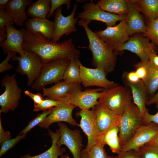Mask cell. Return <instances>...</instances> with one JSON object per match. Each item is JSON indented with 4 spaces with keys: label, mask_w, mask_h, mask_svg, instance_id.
<instances>
[{
    "label": "cell",
    "mask_w": 158,
    "mask_h": 158,
    "mask_svg": "<svg viewBox=\"0 0 158 158\" xmlns=\"http://www.w3.org/2000/svg\"><path fill=\"white\" fill-rule=\"evenodd\" d=\"M23 47L25 51L35 53L43 64L66 57L79 58L80 54L72 38L63 42H55L40 33L30 32L26 30Z\"/></svg>",
    "instance_id": "6da1fadb"
},
{
    "label": "cell",
    "mask_w": 158,
    "mask_h": 158,
    "mask_svg": "<svg viewBox=\"0 0 158 158\" xmlns=\"http://www.w3.org/2000/svg\"><path fill=\"white\" fill-rule=\"evenodd\" d=\"M78 24L84 28L89 42L88 47H82L91 51L92 56V65L95 68L101 69L107 75L114 70L117 55L90 28L85 21L80 19Z\"/></svg>",
    "instance_id": "7a4b0ae2"
},
{
    "label": "cell",
    "mask_w": 158,
    "mask_h": 158,
    "mask_svg": "<svg viewBox=\"0 0 158 158\" xmlns=\"http://www.w3.org/2000/svg\"><path fill=\"white\" fill-rule=\"evenodd\" d=\"M131 95L128 86L119 85L109 89H104L98 102L117 115L121 116L132 102Z\"/></svg>",
    "instance_id": "3957f363"
},
{
    "label": "cell",
    "mask_w": 158,
    "mask_h": 158,
    "mask_svg": "<svg viewBox=\"0 0 158 158\" xmlns=\"http://www.w3.org/2000/svg\"><path fill=\"white\" fill-rule=\"evenodd\" d=\"M70 62L69 57H66L43 64L39 77L31 86L32 88L40 91L48 85L61 81Z\"/></svg>",
    "instance_id": "277c9868"
},
{
    "label": "cell",
    "mask_w": 158,
    "mask_h": 158,
    "mask_svg": "<svg viewBox=\"0 0 158 158\" xmlns=\"http://www.w3.org/2000/svg\"><path fill=\"white\" fill-rule=\"evenodd\" d=\"M143 125L139 109L133 102H131L126 107L120 120L119 136L121 147Z\"/></svg>",
    "instance_id": "5b68a950"
},
{
    "label": "cell",
    "mask_w": 158,
    "mask_h": 158,
    "mask_svg": "<svg viewBox=\"0 0 158 158\" xmlns=\"http://www.w3.org/2000/svg\"><path fill=\"white\" fill-rule=\"evenodd\" d=\"M1 87H4L5 90L0 95V113L13 111L19 105L22 92L18 85L16 74L6 75L1 81Z\"/></svg>",
    "instance_id": "8992f818"
},
{
    "label": "cell",
    "mask_w": 158,
    "mask_h": 158,
    "mask_svg": "<svg viewBox=\"0 0 158 158\" xmlns=\"http://www.w3.org/2000/svg\"><path fill=\"white\" fill-rule=\"evenodd\" d=\"M11 60L18 61L16 71L27 76V85L31 86L39 77L43 65L39 56L35 53L25 51L19 56L15 55Z\"/></svg>",
    "instance_id": "52a82bcc"
},
{
    "label": "cell",
    "mask_w": 158,
    "mask_h": 158,
    "mask_svg": "<svg viewBox=\"0 0 158 158\" xmlns=\"http://www.w3.org/2000/svg\"><path fill=\"white\" fill-rule=\"evenodd\" d=\"M83 9V11L78 13V17L88 25L92 21L96 20L105 23L107 27L113 26L117 22L126 20L127 16V15H119L105 11L92 0L85 3Z\"/></svg>",
    "instance_id": "ba28073f"
},
{
    "label": "cell",
    "mask_w": 158,
    "mask_h": 158,
    "mask_svg": "<svg viewBox=\"0 0 158 158\" xmlns=\"http://www.w3.org/2000/svg\"><path fill=\"white\" fill-rule=\"evenodd\" d=\"M77 7V4L75 3L72 12L66 16L62 13V6L56 10L54 15V28L51 40L53 42H57L63 35L68 36L77 31L75 25L78 18H75V15Z\"/></svg>",
    "instance_id": "9c48e42d"
},
{
    "label": "cell",
    "mask_w": 158,
    "mask_h": 158,
    "mask_svg": "<svg viewBox=\"0 0 158 158\" xmlns=\"http://www.w3.org/2000/svg\"><path fill=\"white\" fill-rule=\"evenodd\" d=\"M94 32L114 51L121 47L130 37L125 20L120 21L114 26L107 27L104 30Z\"/></svg>",
    "instance_id": "30bf717a"
},
{
    "label": "cell",
    "mask_w": 158,
    "mask_h": 158,
    "mask_svg": "<svg viewBox=\"0 0 158 158\" xmlns=\"http://www.w3.org/2000/svg\"><path fill=\"white\" fill-rule=\"evenodd\" d=\"M104 90L100 88L76 90L60 101L68 102L81 110H90L99 103L98 99Z\"/></svg>",
    "instance_id": "8fae6325"
},
{
    "label": "cell",
    "mask_w": 158,
    "mask_h": 158,
    "mask_svg": "<svg viewBox=\"0 0 158 158\" xmlns=\"http://www.w3.org/2000/svg\"><path fill=\"white\" fill-rule=\"evenodd\" d=\"M96 129L101 140L107 131L114 125L119 123L121 116L117 115L99 102L92 108Z\"/></svg>",
    "instance_id": "7c38bea8"
},
{
    "label": "cell",
    "mask_w": 158,
    "mask_h": 158,
    "mask_svg": "<svg viewBox=\"0 0 158 158\" xmlns=\"http://www.w3.org/2000/svg\"><path fill=\"white\" fill-rule=\"evenodd\" d=\"M80 71L81 83L85 87L96 86L105 90H108L119 85V84L108 80L106 75L101 69L87 68L84 66L79 61Z\"/></svg>",
    "instance_id": "4fadbf2b"
},
{
    "label": "cell",
    "mask_w": 158,
    "mask_h": 158,
    "mask_svg": "<svg viewBox=\"0 0 158 158\" xmlns=\"http://www.w3.org/2000/svg\"><path fill=\"white\" fill-rule=\"evenodd\" d=\"M158 136V126L151 122L143 125L136 131L132 137L121 147V152L130 150L137 151L139 148Z\"/></svg>",
    "instance_id": "5bb4252c"
},
{
    "label": "cell",
    "mask_w": 158,
    "mask_h": 158,
    "mask_svg": "<svg viewBox=\"0 0 158 158\" xmlns=\"http://www.w3.org/2000/svg\"><path fill=\"white\" fill-rule=\"evenodd\" d=\"M60 137L57 142L60 146L64 145L69 149L73 158H80L83 146L80 130H71L62 122L58 123Z\"/></svg>",
    "instance_id": "9a60e30c"
},
{
    "label": "cell",
    "mask_w": 158,
    "mask_h": 158,
    "mask_svg": "<svg viewBox=\"0 0 158 158\" xmlns=\"http://www.w3.org/2000/svg\"><path fill=\"white\" fill-rule=\"evenodd\" d=\"M76 107L66 102L53 108L45 120L38 125L40 127L48 129L52 123L65 122L73 126L79 127V124L73 118L72 112Z\"/></svg>",
    "instance_id": "2e32d148"
},
{
    "label": "cell",
    "mask_w": 158,
    "mask_h": 158,
    "mask_svg": "<svg viewBox=\"0 0 158 158\" xmlns=\"http://www.w3.org/2000/svg\"><path fill=\"white\" fill-rule=\"evenodd\" d=\"M75 114L80 117L79 127L87 137V145L84 149L87 152L93 145L103 140H101L98 136L91 110H81L76 112Z\"/></svg>",
    "instance_id": "e0dca14e"
},
{
    "label": "cell",
    "mask_w": 158,
    "mask_h": 158,
    "mask_svg": "<svg viewBox=\"0 0 158 158\" xmlns=\"http://www.w3.org/2000/svg\"><path fill=\"white\" fill-rule=\"evenodd\" d=\"M7 37L5 41L0 44V46L4 52L7 54L10 52L18 53L20 55L24 54L23 48L24 42V34L26 29L22 28L19 30L15 28L13 25H7L6 26Z\"/></svg>",
    "instance_id": "ac0fdd59"
},
{
    "label": "cell",
    "mask_w": 158,
    "mask_h": 158,
    "mask_svg": "<svg viewBox=\"0 0 158 158\" xmlns=\"http://www.w3.org/2000/svg\"><path fill=\"white\" fill-rule=\"evenodd\" d=\"M152 44L147 37L137 34L130 37L127 42L114 52L117 55L125 50L130 51L136 54L140 58L141 62L145 63L149 61L148 56L145 50Z\"/></svg>",
    "instance_id": "d6986e66"
},
{
    "label": "cell",
    "mask_w": 158,
    "mask_h": 158,
    "mask_svg": "<svg viewBox=\"0 0 158 158\" xmlns=\"http://www.w3.org/2000/svg\"><path fill=\"white\" fill-rule=\"evenodd\" d=\"M128 12L125 20L127 30L129 35L136 33L144 34L146 26L136 4L131 0H126Z\"/></svg>",
    "instance_id": "ffe728a7"
},
{
    "label": "cell",
    "mask_w": 158,
    "mask_h": 158,
    "mask_svg": "<svg viewBox=\"0 0 158 158\" xmlns=\"http://www.w3.org/2000/svg\"><path fill=\"white\" fill-rule=\"evenodd\" d=\"M80 84L77 83H68L60 81L49 88H43L42 96L53 100L60 101L76 90H82Z\"/></svg>",
    "instance_id": "44dd1931"
},
{
    "label": "cell",
    "mask_w": 158,
    "mask_h": 158,
    "mask_svg": "<svg viewBox=\"0 0 158 158\" xmlns=\"http://www.w3.org/2000/svg\"><path fill=\"white\" fill-rule=\"evenodd\" d=\"M31 0H10L4 9L17 26L23 27L28 16L25 11Z\"/></svg>",
    "instance_id": "7402d4cb"
},
{
    "label": "cell",
    "mask_w": 158,
    "mask_h": 158,
    "mask_svg": "<svg viewBox=\"0 0 158 158\" xmlns=\"http://www.w3.org/2000/svg\"><path fill=\"white\" fill-rule=\"evenodd\" d=\"M25 29L29 32L39 33L51 40L53 35L54 23L47 19L30 18L25 23Z\"/></svg>",
    "instance_id": "603a6c76"
},
{
    "label": "cell",
    "mask_w": 158,
    "mask_h": 158,
    "mask_svg": "<svg viewBox=\"0 0 158 158\" xmlns=\"http://www.w3.org/2000/svg\"><path fill=\"white\" fill-rule=\"evenodd\" d=\"M124 84L130 88L133 100V103L139 109L143 121L145 114L148 112L146 106L147 95L143 81L140 80L135 84L126 83Z\"/></svg>",
    "instance_id": "cb8c5ba5"
},
{
    "label": "cell",
    "mask_w": 158,
    "mask_h": 158,
    "mask_svg": "<svg viewBox=\"0 0 158 158\" xmlns=\"http://www.w3.org/2000/svg\"><path fill=\"white\" fill-rule=\"evenodd\" d=\"M48 135L50 137L52 141L51 147L46 151L37 155L31 156L27 154L22 156L20 158H58L63 155L65 151V148H62L57 144L60 137L59 129H57L54 132L49 130Z\"/></svg>",
    "instance_id": "d4e9b609"
},
{
    "label": "cell",
    "mask_w": 158,
    "mask_h": 158,
    "mask_svg": "<svg viewBox=\"0 0 158 158\" xmlns=\"http://www.w3.org/2000/svg\"><path fill=\"white\" fill-rule=\"evenodd\" d=\"M142 63L147 70L146 77L143 82L147 99L153 96L158 90V67L154 66L149 61L147 63Z\"/></svg>",
    "instance_id": "484cf974"
},
{
    "label": "cell",
    "mask_w": 158,
    "mask_h": 158,
    "mask_svg": "<svg viewBox=\"0 0 158 158\" xmlns=\"http://www.w3.org/2000/svg\"><path fill=\"white\" fill-rule=\"evenodd\" d=\"M102 10L119 15H126L128 4L126 0H99L96 3Z\"/></svg>",
    "instance_id": "4316f807"
},
{
    "label": "cell",
    "mask_w": 158,
    "mask_h": 158,
    "mask_svg": "<svg viewBox=\"0 0 158 158\" xmlns=\"http://www.w3.org/2000/svg\"><path fill=\"white\" fill-rule=\"evenodd\" d=\"M147 21L158 18V0H131Z\"/></svg>",
    "instance_id": "83f0119b"
},
{
    "label": "cell",
    "mask_w": 158,
    "mask_h": 158,
    "mask_svg": "<svg viewBox=\"0 0 158 158\" xmlns=\"http://www.w3.org/2000/svg\"><path fill=\"white\" fill-rule=\"evenodd\" d=\"M51 0H38L29 6L26 13L30 18H46L51 8Z\"/></svg>",
    "instance_id": "f1b7e54d"
},
{
    "label": "cell",
    "mask_w": 158,
    "mask_h": 158,
    "mask_svg": "<svg viewBox=\"0 0 158 158\" xmlns=\"http://www.w3.org/2000/svg\"><path fill=\"white\" fill-rule=\"evenodd\" d=\"M119 123L111 127L105 134L103 138L104 145H108L112 152L117 154L120 153L121 151L119 136Z\"/></svg>",
    "instance_id": "f546056e"
},
{
    "label": "cell",
    "mask_w": 158,
    "mask_h": 158,
    "mask_svg": "<svg viewBox=\"0 0 158 158\" xmlns=\"http://www.w3.org/2000/svg\"><path fill=\"white\" fill-rule=\"evenodd\" d=\"M70 62L63 74V80L68 83H81L78 58L69 57Z\"/></svg>",
    "instance_id": "4dcf8cb0"
},
{
    "label": "cell",
    "mask_w": 158,
    "mask_h": 158,
    "mask_svg": "<svg viewBox=\"0 0 158 158\" xmlns=\"http://www.w3.org/2000/svg\"><path fill=\"white\" fill-rule=\"evenodd\" d=\"M145 32L143 35L149 39L158 49V18L147 22Z\"/></svg>",
    "instance_id": "1f68e13d"
},
{
    "label": "cell",
    "mask_w": 158,
    "mask_h": 158,
    "mask_svg": "<svg viewBox=\"0 0 158 158\" xmlns=\"http://www.w3.org/2000/svg\"><path fill=\"white\" fill-rule=\"evenodd\" d=\"M104 146L102 141L95 144L87 152L88 158H108L109 156L104 148Z\"/></svg>",
    "instance_id": "d6a6232c"
},
{
    "label": "cell",
    "mask_w": 158,
    "mask_h": 158,
    "mask_svg": "<svg viewBox=\"0 0 158 158\" xmlns=\"http://www.w3.org/2000/svg\"><path fill=\"white\" fill-rule=\"evenodd\" d=\"M66 102H65L53 100L49 98L44 99L38 104H34L33 111H46L54 107L61 105Z\"/></svg>",
    "instance_id": "836d02e7"
},
{
    "label": "cell",
    "mask_w": 158,
    "mask_h": 158,
    "mask_svg": "<svg viewBox=\"0 0 158 158\" xmlns=\"http://www.w3.org/2000/svg\"><path fill=\"white\" fill-rule=\"evenodd\" d=\"M140 158H158V147L147 144L140 147L137 151Z\"/></svg>",
    "instance_id": "e575fe53"
},
{
    "label": "cell",
    "mask_w": 158,
    "mask_h": 158,
    "mask_svg": "<svg viewBox=\"0 0 158 158\" xmlns=\"http://www.w3.org/2000/svg\"><path fill=\"white\" fill-rule=\"evenodd\" d=\"M53 108L43 111L41 113L38 114L35 118L29 122L27 126L21 131L20 134H27L36 125H38L45 120L51 112Z\"/></svg>",
    "instance_id": "d590c367"
},
{
    "label": "cell",
    "mask_w": 158,
    "mask_h": 158,
    "mask_svg": "<svg viewBox=\"0 0 158 158\" xmlns=\"http://www.w3.org/2000/svg\"><path fill=\"white\" fill-rule=\"evenodd\" d=\"M26 134H19L16 137L6 140L1 144L0 149V157L5 154L8 151L14 147L22 139H24Z\"/></svg>",
    "instance_id": "8d00e7d4"
},
{
    "label": "cell",
    "mask_w": 158,
    "mask_h": 158,
    "mask_svg": "<svg viewBox=\"0 0 158 158\" xmlns=\"http://www.w3.org/2000/svg\"><path fill=\"white\" fill-rule=\"evenodd\" d=\"M51 8L50 11L47 17L49 18L51 17L55 10L63 5H66L67 9H69L71 6L70 0H51Z\"/></svg>",
    "instance_id": "74e56055"
},
{
    "label": "cell",
    "mask_w": 158,
    "mask_h": 158,
    "mask_svg": "<svg viewBox=\"0 0 158 158\" xmlns=\"http://www.w3.org/2000/svg\"><path fill=\"white\" fill-rule=\"evenodd\" d=\"M16 53L11 51L8 52L7 56L4 60L0 64V73L4 72L6 71H8L13 68V65L9 63L11 59L16 55Z\"/></svg>",
    "instance_id": "f35d334b"
},
{
    "label": "cell",
    "mask_w": 158,
    "mask_h": 158,
    "mask_svg": "<svg viewBox=\"0 0 158 158\" xmlns=\"http://www.w3.org/2000/svg\"><path fill=\"white\" fill-rule=\"evenodd\" d=\"M14 23L12 19L4 10L0 9V29L6 30V25H13Z\"/></svg>",
    "instance_id": "ab89813d"
},
{
    "label": "cell",
    "mask_w": 158,
    "mask_h": 158,
    "mask_svg": "<svg viewBox=\"0 0 158 158\" xmlns=\"http://www.w3.org/2000/svg\"><path fill=\"white\" fill-rule=\"evenodd\" d=\"M122 78L124 83L132 84L136 83L140 80L135 71L125 72L123 74Z\"/></svg>",
    "instance_id": "60d3db41"
},
{
    "label": "cell",
    "mask_w": 158,
    "mask_h": 158,
    "mask_svg": "<svg viewBox=\"0 0 158 158\" xmlns=\"http://www.w3.org/2000/svg\"><path fill=\"white\" fill-rule=\"evenodd\" d=\"M136 70L135 71L139 79L143 81L147 75V70L144 64L141 62L138 63L134 65Z\"/></svg>",
    "instance_id": "b9f144b4"
},
{
    "label": "cell",
    "mask_w": 158,
    "mask_h": 158,
    "mask_svg": "<svg viewBox=\"0 0 158 158\" xmlns=\"http://www.w3.org/2000/svg\"><path fill=\"white\" fill-rule=\"evenodd\" d=\"M155 104L156 107L158 109L157 113L153 115L150 114L148 112L146 113L143 119L144 125L153 122L158 126V102Z\"/></svg>",
    "instance_id": "7bdbcfd3"
},
{
    "label": "cell",
    "mask_w": 158,
    "mask_h": 158,
    "mask_svg": "<svg viewBox=\"0 0 158 158\" xmlns=\"http://www.w3.org/2000/svg\"><path fill=\"white\" fill-rule=\"evenodd\" d=\"M146 54L148 56L149 61L154 66L158 67V55L155 51L154 47L148 49Z\"/></svg>",
    "instance_id": "ee69618b"
},
{
    "label": "cell",
    "mask_w": 158,
    "mask_h": 158,
    "mask_svg": "<svg viewBox=\"0 0 158 158\" xmlns=\"http://www.w3.org/2000/svg\"><path fill=\"white\" fill-rule=\"evenodd\" d=\"M24 93L33 100L34 104H40L44 99L42 95L40 93L35 94L28 90H25Z\"/></svg>",
    "instance_id": "f6af8a7d"
},
{
    "label": "cell",
    "mask_w": 158,
    "mask_h": 158,
    "mask_svg": "<svg viewBox=\"0 0 158 158\" xmlns=\"http://www.w3.org/2000/svg\"><path fill=\"white\" fill-rule=\"evenodd\" d=\"M116 157V158H140L138 152L133 150L121 152Z\"/></svg>",
    "instance_id": "bcb514c9"
},
{
    "label": "cell",
    "mask_w": 158,
    "mask_h": 158,
    "mask_svg": "<svg viewBox=\"0 0 158 158\" xmlns=\"http://www.w3.org/2000/svg\"><path fill=\"white\" fill-rule=\"evenodd\" d=\"M10 132L9 131H5L2 126L1 117H0V143L4 141L11 138Z\"/></svg>",
    "instance_id": "7dc6e473"
},
{
    "label": "cell",
    "mask_w": 158,
    "mask_h": 158,
    "mask_svg": "<svg viewBox=\"0 0 158 158\" xmlns=\"http://www.w3.org/2000/svg\"><path fill=\"white\" fill-rule=\"evenodd\" d=\"M158 102V90L153 96L147 99L146 105H150L154 104H155Z\"/></svg>",
    "instance_id": "c3c4849f"
},
{
    "label": "cell",
    "mask_w": 158,
    "mask_h": 158,
    "mask_svg": "<svg viewBox=\"0 0 158 158\" xmlns=\"http://www.w3.org/2000/svg\"><path fill=\"white\" fill-rule=\"evenodd\" d=\"M7 37L6 30L0 29V44L4 42Z\"/></svg>",
    "instance_id": "681fc988"
},
{
    "label": "cell",
    "mask_w": 158,
    "mask_h": 158,
    "mask_svg": "<svg viewBox=\"0 0 158 158\" xmlns=\"http://www.w3.org/2000/svg\"><path fill=\"white\" fill-rule=\"evenodd\" d=\"M9 1V0H0V9H4Z\"/></svg>",
    "instance_id": "f907efd6"
},
{
    "label": "cell",
    "mask_w": 158,
    "mask_h": 158,
    "mask_svg": "<svg viewBox=\"0 0 158 158\" xmlns=\"http://www.w3.org/2000/svg\"><path fill=\"white\" fill-rule=\"evenodd\" d=\"M146 144L158 147V136L152 141Z\"/></svg>",
    "instance_id": "816d5d0a"
},
{
    "label": "cell",
    "mask_w": 158,
    "mask_h": 158,
    "mask_svg": "<svg viewBox=\"0 0 158 158\" xmlns=\"http://www.w3.org/2000/svg\"><path fill=\"white\" fill-rule=\"evenodd\" d=\"M80 158H88L87 152L84 149L82 151Z\"/></svg>",
    "instance_id": "f5cc1de1"
},
{
    "label": "cell",
    "mask_w": 158,
    "mask_h": 158,
    "mask_svg": "<svg viewBox=\"0 0 158 158\" xmlns=\"http://www.w3.org/2000/svg\"><path fill=\"white\" fill-rule=\"evenodd\" d=\"M60 158H69V157L68 154H66L61 156Z\"/></svg>",
    "instance_id": "db71d44e"
},
{
    "label": "cell",
    "mask_w": 158,
    "mask_h": 158,
    "mask_svg": "<svg viewBox=\"0 0 158 158\" xmlns=\"http://www.w3.org/2000/svg\"><path fill=\"white\" fill-rule=\"evenodd\" d=\"M108 158H116V156H109Z\"/></svg>",
    "instance_id": "11a10c76"
}]
</instances>
